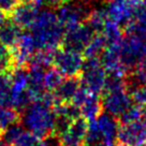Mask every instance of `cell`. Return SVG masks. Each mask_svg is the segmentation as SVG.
I'll use <instances>...</instances> for the list:
<instances>
[{
  "instance_id": "6da1fadb",
  "label": "cell",
  "mask_w": 146,
  "mask_h": 146,
  "mask_svg": "<svg viewBox=\"0 0 146 146\" xmlns=\"http://www.w3.org/2000/svg\"><path fill=\"white\" fill-rule=\"evenodd\" d=\"M30 32L36 43L38 50H56L62 43L64 28L60 24L56 12L52 10L40 11Z\"/></svg>"
},
{
  "instance_id": "7a4b0ae2",
  "label": "cell",
  "mask_w": 146,
  "mask_h": 146,
  "mask_svg": "<svg viewBox=\"0 0 146 146\" xmlns=\"http://www.w3.org/2000/svg\"><path fill=\"white\" fill-rule=\"evenodd\" d=\"M55 118L53 106L42 101H33L23 111L22 126L36 137L43 139L54 132Z\"/></svg>"
},
{
  "instance_id": "3957f363",
  "label": "cell",
  "mask_w": 146,
  "mask_h": 146,
  "mask_svg": "<svg viewBox=\"0 0 146 146\" xmlns=\"http://www.w3.org/2000/svg\"><path fill=\"white\" fill-rule=\"evenodd\" d=\"M81 85L92 92L100 95L104 90L108 72L101 64L100 58L86 59L81 71Z\"/></svg>"
},
{
  "instance_id": "277c9868",
  "label": "cell",
  "mask_w": 146,
  "mask_h": 146,
  "mask_svg": "<svg viewBox=\"0 0 146 146\" xmlns=\"http://www.w3.org/2000/svg\"><path fill=\"white\" fill-rule=\"evenodd\" d=\"M121 64L127 71L132 70L142 59L146 58V40L127 35L119 43Z\"/></svg>"
},
{
  "instance_id": "5b68a950",
  "label": "cell",
  "mask_w": 146,
  "mask_h": 146,
  "mask_svg": "<svg viewBox=\"0 0 146 146\" xmlns=\"http://www.w3.org/2000/svg\"><path fill=\"white\" fill-rule=\"evenodd\" d=\"M84 61L81 52L64 47V50H55L53 64L64 78H73L81 73Z\"/></svg>"
},
{
  "instance_id": "8992f818",
  "label": "cell",
  "mask_w": 146,
  "mask_h": 146,
  "mask_svg": "<svg viewBox=\"0 0 146 146\" xmlns=\"http://www.w3.org/2000/svg\"><path fill=\"white\" fill-rule=\"evenodd\" d=\"M103 98L101 100L102 109L105 113L114 117H120V115L132 104V99L128 86L103 91Z\"/></svg>"
},
{
  "instance_id": "52a82bcc",
  "label": "cell",
  "mask_w": 146,
  "mask_h": 146,
  "mask_svg": "<svg viewBox=\"0 0 146 146\" xmlns=\"http://www.w3.org/2000/svg\"><path fill=\"white\" fill-rule=\"evenodd\" d=\"M57 8L58 9L56 11V14L64 30L82 24L89 13L86 5L82 2L67 1L58 5Z\"/></svg>"
},
{
  "instance_id": "ba28073f",
  "label": "cell",
  "mask_w": 146,
  "mask_h": 146,
  "mask_svg": "<svg viewBox=\"0 0 146 146\" xmlns=\"http://www.w3.org/2000/svg\"><path fill=\"white\" fill-rule=\"evenodd\" d=\"M117 146H146V125L142 120L121 123L117 133Z\"/></svg>"
},
{
  "instance_id": "9c48e42d",
  "label": "cell",
  "mask_w": 146,
  "mask_h": 146,
  "mask_svg": "<svg viewBox=\"0 0 146 146\" xmlns=\"http://www.w3.org/2000/svg\"><path fill=\"white\" fill-rule=\"evenodd\" d=\"M94 36L95 31L88 26V24L82 23L75 27L64 30L62 44L66 48L83 52Z\"/></svg>"
},
{
  "instance_id": "30bf717a",
  "label": "cell",
  "mask_w": 146,
  "mask_h": 146,
  "mask_svg": "<svg viewBox=\"0 0 146 146\" xmlns=\"http://www.w3.org/2000/svg\"><path fill=\"white\" fill-rule=\"evenodd\" d=\"M12 50L11 62H13L15 67H24L26 64H29L33 54L38 50L31 32H22L17 43Z\"/></svg>"
},
{
  "instance_id": "8fae6325",
  "label": "cell",
  "mask_w": 146,
  "mask_h": 146,
  "mask_svg": "<svg viewBox=\"0 0 146 146\" xmlns=\"http://www.w3.org/2000/svg\"><path fill=\"white\" fill-rule=\"evenodd\" d=\"M104 9L110 21L126 27L133 17L137 8L128 0H109Z\"/></svg>"
},
{
  "instance_id": "7c38bea8",
  "label": "cell",
  "mask_w": 146,
  "mask_h": 146,
  "mask_svg": "<svg viewBox=\"0 0 146 146\" xmlns=\"http://www.w3.org/2000/svg\"><path fill=\"white\" fill-rule=\"evenodd\" d=\"M95 120L99 131L101 143H103L105 146H117L119 123L116 117L103 112Z\"/></svg>"
},
{
  "instance_id": "4fadbf2b",
  "label": "cell",
  "mask_w": 146,
  "mask_h": 146,
  "mask_svg": "<svg viewBox=\"0 0 146 146\" xmlns=\"http://www.w3.org/2000/svg\"><path fill=\"white\" fill-rule=\"evenodd\" d=\"M88 123L85 118L78 117L71 121L69 127L60 134L64 146H84L86 144Z\"/></svg>"
},
{
  "instance_id": "5bb4252c",
  "label": "cell",
  "mask_w": 146,
  "mask_h": 146,
  "mask_svg": "<svg viewBox=\"0 0 146 146\" xmlns=\"http://www.w3.org/2000/svg\"><path fill=\"white\" fill-rule=\"evenodd\" d=\"M119 43L106 46L104 52L100 56V60L102 66L106 70L108 74H115V75H119V76L125 78V75L128 73V71L123 66L121 60H120Z\"/></svg>"
},
{
  "instance_id": "9a60e30c",
  "label": "cell",
  "mask_w": 146,
  "mask_h": 146,
  "mask_svg": "<svg viewBox=\"0 0 146 146\" xmlns=\"http://www.w3.org/2000/svg\"><path fill=\"white\" fill-rule=\"evenodd\" d=\"M40 8L35 3L17 5L12 11V19L21 28H30L40 12Z\"/></svg>"
},
{
  "instance_id": "2e32d148",
  "label": "cell",
  "mask_w": 146,
  "mask_h": 146,
  "mask_svg": "<svg viewBox=\"0 0 146 146\" xmlns=\"http://www.w3.org/2000/svg\"><path fill=\"white\" fill-rule=\"evenodd\" d=\"M44 69L32 66L28 70V91L32 98V102L40 100L46 91L44 88Z\"/></svg>"
},
{
  "instance_id": "e0dca14e",
  "label": "cell",
  "mask_w": 146,
  "mask_h": 146,
  "mask_svg": "<svg viewBox=\"0 0 146 146\" xmlns=\"http://www.w3.org/2000/svg\"><path fill=\"white\" fill-rule=\"evenodd\" d=\"M22 32V28L13 19L5 18L0 23V43L7 48H13Z\"/></svg>"
},
{
  "instance_id": "ac0fdd59",
  "label": "cell",
  "mask_w": 146,
  "mask_h": 146,
  "mask_svg": "<svg viewBox=\"0 0 146 146\" xmlns=\"http://www.w3.org/2000/svg\"><path fill=\"white\" fill-rule=\"evenodd\" d=\"M81 86V82L76 76L64 78L57 89L53 92L57 102H71L73 96Z\"/></svg>"
},
{
  "instance_id": "d6986e66",
  "label": "cell",
  "mask_w": 146,
  "mask_h": 146,
  "mask_svg": "<svg viewBox=\"0 0 146 146\" xmlns=\"http://www.w3.org/2000/svg\"><path fill=\"white\" fill-rule=\"evenodd\" d=\"M128 35H133L146 40V8L137 7L133 17L126 26Z\"/></svg>"
},
{
  "instance_id": "ffe728a7",
  "label": "cell",
  "mask_w": 146,
  "mask_h": 146,
  "mask_svg": "<svg viewBox=\"0 0 146 146\" xmlns=\"http://www.w3.org/2000/svg\"><path fill=\"white\" fill-rule=\"evenodd\" d=\"M102 103L99 98V95L90 92L85 102L80 106L81 117L85 118L86 120H94L96 119L102 112Z\"/></svg>"
},
{
  "instance_id": "44dd1931",
  "label": "cell",
  "mask_w": 146,
  "mask_h": 146,
  "mask_svg": "<svg viewBox=\"0 0 146 146\" xmlns=\"http://www.w3.org/2000/svg\"><path fill=\"white\" fill-rule=\"evenodd\" d=\"M108 46L106 40L104 36L101 33H97L92 36L89 43L86 45V47L83 50L84 53V57L86 59H90V58H100L102 53L104 52L105 47Z\"/></svg>"
},
{
  "instance_id": "7402d4cb",
  "label": "cell",
  "mask_w": 146,
  "mask_h": 146,
  "mask_svg": "<svg viewBox=\"0 0 146 146\" xmlns=\"http://www.w3.org/2000/svg\"><path fill=\"white\" fill-rule=\"evenodd\" d=\"M108 15L103 8H97L89 11L87 15V24L88 26L97 33H100L104 27L105 23L108 22Z\"/></svg>"
},
{
  "instance_id": "603a6c76",
  "label": "cell",
  "mask_w": 146,
  "mask_h": 146,
  "mask_svg": "<svg viewBox=\"0 0 146 146\" xmlns=\"http://www.w3.org/2000/svg\"><path fill=\"white\" fill-rule=\"evenodd\" d=\"M54 55L55 50H38L31 57L29 64L32 67H38V68L46 70L54 62Z\"/></svg>"
},
{
  "instance_id": "cb8c5ba5",
  "label": "cell",
  "mask_w": 146,
  "mask_h": 146,
  "mask_svg": "<svg viewBox=\"0 0 146 146\" xmlns=\"http://www.w3.org/2000/svg\"><path fill=\"white\" fill-rule=\"evenodd\" d=\"M120 27L121 26H119L118 24L108 19V22L105 23L102 31L100 32L101 35L104 36L105 40H106L108 45L116 44V43H119V42L121 41V39H123V36Z\"/></svg>"
},
{
  "instance_id": "d4e9b609",
  "label": "cell",
  "mask_w": 146,
  "mask_h": 146,
  "mask_svg": "<svg viewBox=\"0 0 146 146\" xmlns=\"http://www.w3.org/2000/svg\"><path fill=\"white\" fill-rule=\"evenodd\" d=\"M19 115L16 110L10 106H0V131L18 123Z\"/></svg>"
},
{
  "instance_id": "484cf974",
  "label": "cell",
  "mask_w": 146,
  "mask_h": 146,
  "mask_svg": "<svg viewBox=\"0 0 146 146\" xmlns=\"http://www.w3.org/2000/svg\"><path fill=\"white\" fill-rule=\"evenodd\" d=\"M11 78L5 72H0V106H10Z\"/></svg>"
},
{
  "instance_id": "4316f807",
  "label": "cell",
  "mask_w": 146,
  "mask_h": 146,
  "mask_svg": "<svg viewBox=\"0 0 146 146\" xmlns=\"http://www.w3.org/2000/svg\"><path fill=\"white\" fill-rule=\"evenodd\" d=\"M64 76L56 69H46L44 73V88L46 91L54 92L62 82Z\"/></svg>"
},
{
  "instance_id": "83f0119b",
  "label": "cell",
  "mask_w": 146,
  "mask_h": 146,
  "mask_svg": "<svg viewBox=\"0 0 146 146\" xmlns=\"http://www.w3.org/2000/svg\"><path fill=\"white\" fill-rule=\"evenodd\" d=\"M12 146H43L42 139L28 130H24L21 135L11 144Z\"/></svg>"
},
{
  "instance_id": "f1b7e54d",
  "label": "cell",
  "mask_w": 146,
  "mask_h": 146,
  "mask_svg": "<svg viewBox=\"0 0 146 146\" xmlns=\"http://www.w3.org/2000/svg\"><path fill=\"white\" fill-rule=\"evenodd\" d=\"M143 106L137 104H132L130 105L123 114L120 115V121L121 123H132V121H137V120H142V116H143Z\"/></svg>"
},
{
  "instance_id": "f546056e",
  "label": "cell",
  "mask_w": 146,
  "mask_h": 146,
  "mask_svg": "<svg viewBox=\"0 0 146 146\" xmlns=\"http://www.w3.org/2000/svg\"><path fill=\"white\" fill-rule=\"evenodd\" d=\"M132 70L130 85H146V58L142 59Z\"/></svg>"
},
{
  "instance_id": "4dcf8cb0",
  "label": "cell",
  "mask_w": 146,
  "mask_h": 146,
  "mask_svg": "<svg viewBox=\"0 0 146 146\" xmlns=\"http://www.w3.org/2000/svg\"><path fill=\"white\" fill-rule=\"evenodd\" d=\"M24 131V127L22 125H18L17 123L5 128V130H2V133L0 134V137H2L5 141H7L9 144H12L16 139H17L21 133Z\"/></svg>"
},
{
  "instance_id": "1f68e13d",
  "label": "cell",
  "mask_w": 146,
  "mask_h": 146,
  "mask_svg": "<svg viewBox=\"0 0 146 146\" xmlns=\"http://www.w3.org/2000/svg\"><path fill=\"white\" fill-rule=\"evenodd\" d=\"M42 145L43 146H64L60 139L59 134L52 132L47 134L46 137L42 139Z\"/></svg>"
},
{
  "instance_id": "d6a6232c",
  "label": "cell",
  "mask_w": 146,
  "mask_h": 146,
  "mask_svg": "<svg viewBox=\"0 0 146 146\" xmlns=\"http://www.w3.org/2000/svg\"><path fill=\"white\" fill-rule=\"evenodd\" d=\"M10 62H11V55L9 53V50L0 43V64H2L7 69Z\"/></svg>"
},
{
  "instance_id": "836d02e7",
  "label": "cell",
  "mask_w": 146,
  "mask_h": 146,
  "mask_svg": "<svg viewBox=\"0 0 146 146\" xmlns=\"http://www.w3.org/2000/svg\"><path fill=\"white\" fill-rule=\"evenodd\" d=\"M17 5L18 0H0V10L5 13H12Z\"/></svg>"
},
{
  "instance_id": "e575fe53",
  "label": "cell",
  "mask_w": 146,
  "mask_h": 146,
  "mask_svg": "<svg viewBox=\"0 0 146 146\" xmlns=\"http://www.w3.org/2000/svg\"><path fill=\"white\" fill-rule=\"evenodd\" d=\"M44 2H46L50 7H58L61 3H64V0H44Z\"/></svg>"
},
{
  "instance_id": "d590c367",
  "label": "cell",
  "mask_w": 146,
  "mask_h": 146,
  "mask_svg": "<svg viewBox=\"0 0 146 146\" xmlns=\"http://www.w3.org/2000/svg\"><path fill=\"white\" fill-rule=\"evenodd\" d=\"M18 1L22 3H35L39 7H42L43 2H44V0H18Z\"/></svg>"
},
{
  "instance_id": "8d00e7d4",
  "label": "cell",
  "mask_w": 146,
  "mask_h": 146,
  "mask_svg": "<svg viewBox=\"0 0 146 146\" xmlns=\"http://www.w3.org/2000/svg\"><path fill=\"white\" fill-rule=\"evenodd\" d=\"M84 146H105L103 143L101 142H98V143H86Z\"/></svg>"
},
{
  "instance_id": "74e56055",
  "label": "cell",
  "mask_w": 146,
  "mask_h": 146,
  "mask_svg": "<svg viewBox=\"0 0 146 146\" xmlns=\"http://www.w3.org/2000/svg\"><path fill=\"white\" fill-rule=\"evenodd\" d=\"M0 146H12L11 144H9L7 141H5L2 137H0Z\"/></svg>"
},
{
  "instance_id": "f35d334b",
  "label": "cell",
  "mask_w": 146,
  "mask_h": 146,
  "mask_svg": "<svg viewBox=\"0 0 146 146\" xmlns=\"http://www.w3.org/2000/svg\"><path fill=\"white\" fill-rule=\"evenodd\" d=\"M142 121L146 125V109H144L143 111V116H142Z\"/></svg>"
},
{
  "instance_id": "ab89813d",
  "label": "cell",
  "mask_w": 146,
  "mask_h": 146,
  "mask_svg": "<svg viewBox=\"0 0 146 146\" xmlns=\"http://www.w3.org/2000/svg\"><path fill=\"white\" fill-rule=\"evenodd\" d=\"M142 3L144 5V7L146 8V0H142Z\"/></svg>"
},
{
  "instance_id": "60d3db41",
  "label": "cell",
  "mask_w": 146,
  "mask_h": 146,
  "mask_svg": "<svg viewBox=\"0 0 146 146\" xmlns=\"http://www.w3.org/2000/svg\"><path fill=\"white\" fill-rule=\"evenodd\" d=\"M67 1H71V0H64V2H67Z\"/></svg>"
},
{
  "instance_id": "b9f144b4",
  "label": "cell",
  "mask_w": 146,
  "mask_h": 146,
  "mask_svg": "<svg viewBox=\"0 0 146 146\" xmlns=\"http://www.w3.org/2000/svg\"><path fill=\"white\" fill-rule=\"evenodd\" d=\"M0 134H1V131H0Z\"/></svg>"
}]
</instances>
